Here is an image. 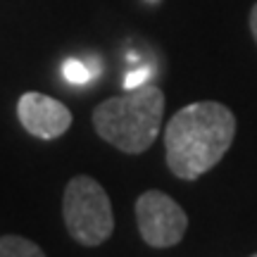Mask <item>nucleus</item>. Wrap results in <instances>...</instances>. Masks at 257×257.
I'll return each instance as SVG.
<instances>
[{
  "instance_id": "nucleus-1",
  "label": "nucleus",
  "mask_w": 257,
  "mask_h": 257,
  "mask_svg": "<svg viewBox=\"0 0 257 257\" xmlns=\"http://www.w3.org/2000/svg\"><path fill=\"white\" fill-rule=\"evenodd\" d=\"M236 138L233 112L214 100L191 102L176 112L165 128L167 167L193 181L221 162Z\"/></svg>"
},
{
  "instance_id": "nucleus-2",
  "label": "nucleus",
  "mask_w": 257,
  "mask_h": 257,
  "mask_svg": "<svg viewBox=\"0 0 257 257\" xmlns=\"http://www.w3.org/2000/svg\"><path fill=\"white\" fill-rule=\"evenodd\" d=\"M165 114V93L153 83L102 100L93 110V126L102 141L138 155L155 143Z\"/></svg>"
},
{
  "instance_id": "nucleus-3",
  "label": "nucleus",
  "mask_w": 257,
  "mask_h": 257,
  "mask_svg": "<svg viewBox=\"0 0 257 257\" xmlns=\"http://www.w3.org/2000/svg\"><path fill=\"white\" fill-rule=\"evenodd\" d=\"M62 217L72 238L81 245H100L114 231L110 195L91 176H74L64 188Z\"/></svg>"
},
{
  "instance_id": "nucleus-4",
  "label": "nucleus",
  "mask_w": 257,
  "mask_h": 257,
  "mask_svg": "<svg viewBox=\"0 0 257 257\" xmlns=\"http://www.w3.org/2000/svg\"><path fill=\"white\" fill-rule=\"evenodd\" d=\"M136 221L143 240L153 248H172L181 243L188 226L181 205L162 191H146L138 198Z\"/></svg>"
},
{
  "instance_id": "nucleus-5",
  "label": "nucleus",
  "mask_w": 257,
  "mask_h": 257,
  "mask_svg": "<svg viewBox=\"0 0 257 257\" xmlns=\"http://www.w3.org/2000/svg\"><path fill=\"white\" fill-rule=\"evenodd\" d=\"M17 117L22 126L27 128L31 136L43 138V141H53L60 138L72 126V112L67 105L60 100L43 95V93L29 91L24 93L17 102Z\"/></svg>"
},
{
  "instance_id": "nucleus-6",
  "label": "nucleus",
  "mask_w": 257,
  "mask_h": 257,
  "mask_svg": "<svg viewBox=\"0 0 257 257\" xmlns=\"http://www.w3.org/2000/svg\"><path fill=\"white\" fill-rule=\"evenodd\" d=\"M0 257H46V252L29 238L3 236L0 238Z\"/></svg>"
},
{
  "instance_id": "nucleus-7",
  "label": "nucleus",
  "mask_w": 257,
  "mask_h": 257,
  "mask_svg": "<svg viewBox=\"0 0 257 257\" xmlns=\"http://www.w3.org/2000/svg\"><path fill=\"white\" fill-rule=\"evenodd\" d=\"M64 79L69 83H86L91 81V69L81 62V60H67L62 67Z\"/></svg>"
},
{
  "instance_id": "nucleus-8",
  "label": "nucleus",
  "mask_w": 257,
  "mask_h": 257,
  "mask_svg": "<svg viewBox=\"0 0 257 257\" xmlns=\"http://www.w3.org/2000/svg\"><path fill=\"white\" fill-rule=\"evenodd\" d=\"M150 76H153V67H138L134 72L126 74V79H124V88L126 91H134V88H141V86H146L150 81Z\"/></svg>"
},
{
  "instance_id": "nucleus-9",
  "label": "nucleus",
  "mask_w": 257,
  "mask_h": 257,
  "mask_svg": "<svg viewBox=\"0 0 257 257\" xmlns=\"http://www.w3.org/2000/svg\"><path fill=\"white\" fill-rule=\"evenodd\" d=\"M250 31H252V38H255V43H257V3L250 10Z\"/></svg>"
},
{
  "instance_id": "nucleus-10",
  "label": "nucleus",
  "mask_w": 257,
  "mask_h": 257,
  "mask_svg": "<svg viewBox=\"0 0 257 257\" xmlns=\"http://www.w3.org/2000/svg\"><path fill=\"white\" fill-rule=\"evenodd\" d=\"M252 257H257V252H255V255H252Z\"/></svg>"
}]
</instances>
